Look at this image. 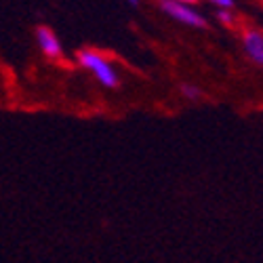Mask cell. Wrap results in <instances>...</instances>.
<instances>
[{
    "instance_id": "6da1fadb",
    "label": "cell",
    "mask_w": 263,
    "mask_h": 263,
    "mask_svg": "<svg viewBox=\"0 0 263 263\" xmlns=\"http://www.w3.org/2000/svg\"><path fill=\"white\" fill-rule=\"evenodd\" d=\"M76 59H78V63L82 65V68L93 72V76L97 78V82L101 86H105V89H118V86H120V74H118V70L103 55L84 49V51H78Z\"/></svg>"
},
{
    "instance_id": "7a4b0ae2",
    "label": "cell",
    "mask_w": 263,
    "mask_h": 263,
    "mask_svg": "<svg viewBox=\"0 0 263 263\" xmlns=\"http://www.w3.org/2000/svg\"><path fill=\"white\" fill-rule=\"evenodd\" d=\"M160 9L173 17L175 21H179L183 26H190V28H206V19L204 15H200L192 5H183V3H175V0H160Z\"/></svg>"
},
{
    "instance_id": "3957f363",
    "label": "cell",
    "mask_w": 263,
    "mask_h": 263,
    "mask_svg": "<svg viewBox=\"0 0 263 263\" xmlns=\"http://www.w3.org/2000/svg\"><path fill=\"white\" fill-rule=\"evenodd\" d=\"M36 40H38V47H40V51L45 53L49 59H61V55H63L61 42H59L57 34H55L51 28H47V26H40V28L36 30Z\"/></svg>"
},
{
    "instance_id": "277c9868",
    "label": "cell",
    "mask_w": 263,
    "mask_h": 263,
    "mask_svg": "<svg viewBox=\"0 0 263 263\" xmlns=\"http://www.w3.org/2000/svg\"><path fill=\"white\" fill-rule=\"evenodd\" d=\"M242 45H245L249 59L261 65L263 63V34L259 30H247L242 36Z\"/></svg>"
},
{
    "instance_id": "5b68a950",
    "label": "cell",
    "mask_w": 263,
    "mask_h": 263,
    "mask_svg": "<svg viewBox=\"0 0 263 263\" xmlns=\"http://www.w3.org/2000/svg\"><path fill=\"white\" fill-rule=\"evenodd\" d=\"M181 95L190 101H198L202 97V89H198L196 84H181Z\"/></svg>"
},
{
    "instance_id": "8992f818",
    "label": "cell",
    "mask_w": 263,
    "mask_h": 263,
    "mask_svg": "<svg viewBox=\"0 0 263 263\" xmlns=\"http://www.w3.org/2000/svg\"><path fill=\"white\" fill-rule=\"evenodd\" d=\"M217 19L221 21L223 26H234V15H232L230 9H219L217 11Z\"/></svg>"
},
{
    "instance_id": "52a82bcc",
    "label": "cell",
    "mask_w": 263,
    "mask_h": 263,
    "mask_svg": "<svg viewBox=\"0 0 263 263\" xmlns=\"http://www.w3.org/2000/svg\"><path fill=\"white\" fill-rule=\"evenodd\" d=\"M211 5H215V7H219V9H234V5H236V0H209Z\"/></svg>"
},
{
    "instance_id": "ba28073f",
    "label": "cell",
    "mask_w": 263,
    "mask_h": 263,
    "mask_svg": "<svg viewBox=\"0 0 263 263\" xmlns=\"http://www.w3.org/2000/svg\"><path fill=\"white\" fill-rule=\"evenodd\" d=\"M175 3H183V5H194L196 0H175Z\"/></svg>"
},
{
    "instance_id": "9c48e42d",
    "label": "cell",
    "mask_w": 263,
    "mask_h": 263,
    "mask_svg": "<svg viewBox=\"0 0 263 263\" xmlns=\"http://www.w3.org/2000/svg\"><path fill=\"white\" fill-rule=\"evenodd\" d=\"M126 3H128V5H133V7H137V5H139V0H126Z\"/></svg>"
}]
</instances>
